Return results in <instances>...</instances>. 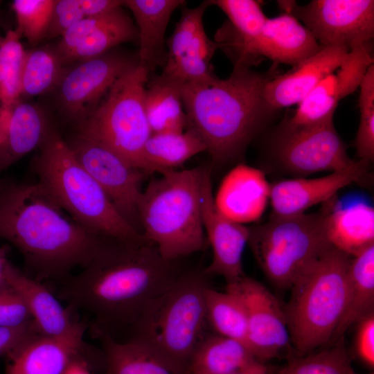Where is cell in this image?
I'll return each mask as SVG.
<instances>
[{
    "instance_id": "6da1fadb",
    "label": "cell",
    "mask_w": 374,
    "mask_h": 374,
    "mask_svg": "<svg viewBox=\"0 0 374 374\" xmlns=\"http://www.w3.org/2000/svg\"><path fill=\"white\" fill-rule=\"evenodd\" d=\"M181 271L177 261L165 260L145 238L110 239L78 274L64 279L60 296L91 319L88 328L94 336L114 338Z\"/></svg>"
},
{
    "instance_id": "7a4b0ae2",
    "label": "cell",
    "mask_w": 374,
    "mask_h": 374,
    "mask_svg": "<svg viewBox=\"0 0 374 374\" xmlns=\"http://www.w3.org/2000/svg\"><path fill=\"white\" fill-rule=\"evenodd\" d=\"M66 214L37 181L0 186V238L19 250L28 275L37 280L66 279L110 240Z\"/></svg>"
},
{
    "instance_id": "3957f363",
    "label": "cell",
    "mask_w": 374,
    "mask_h": 374,
    "mask_svg": "<svg viewBox=\"0 0 374 374\" xmlns=\"http://www.w3.org/2000/svg\"><path fill=\"white\" fill-rule=\"evenodd\" d=\"M271 78L247 67L235 66L226 79L201 84H182L187 128L203 140L215 164L242 154L272 109L264 97Z\"/></svg>"
},
{
    "instance_id": "277c9868",
    "label": "cell",
    "mask_w": 374,
    "mask_h": 374,
    "mask_svg": "<svg viewBox=\"0 0 374 374\" xmlns=\"http://www.w3.org/2000/svg\"><path fill=\"white\" fill-rule=\"evenodd\" d=\"M209 278L204 269L181 271L145 307L121 341L142 346L172 374H189L193 354L207 334Z\"/></svg>"
},
{
    "instance_id": "5b68a950",
    "label": "cell",
    "mask_w": 374,
    "mask_h": 374,
    "mask_svg": "<svg viewBox=\"0 0 374 374\" xmlns=\"http://www.w3.org/2000/svg\"><path fill=\"white\" fill-rule=\"evenodd\" d=\"M38 150L32 162L37 181L75 222L107 238H144L78 161L54 124Z\"/></svg>"
},
{
    "instance_id": "8992f818",
    "label": "cell",
    "mask_w": 374,
    "mask_h": 374,
    "mask_svg": "<svg viewBox=\"0 0 374 374\" xmlns=\"http://www.w3.org/2000/svg\"><path fill=\"white\" fill-rule=\"evenodd\" d=\"M201 176L202 167L168 170L142 190L138 206L142 234L166 260L177 261L206 247Z\"/></svg>"
},
{
    "instance_id": "52a82bcc",
    "label": "cell",
    "mask_w": 374,
    "mask_h": 374,
    "mask_svg": "<svg viewBox=\"0 0 374 374\" xmlns=\"http://www.w3.org/2000/svg\"><path fill=\"white\" fill-rule=\"evenodd\" d=\"M350 258L331 247L290 287L283 310L296 355L332 342L345 309Z\"/></svg>"
},
{
    "instance_id": "ba28073f",
    "label": "cell",
    "mask_w": 374,
    "mask_h": 374,
    "mask_svg": "<svg viewBox=\"0 0 374 374\" xmlns=\"http://www.w3.org/2000/svg\"><path fill=\"white\" fill-rule=\"evenodd\" d=\"M269 282L290 290L297 278L332 246L323 211L290 216L272 215L249 227L247 243Z\"/></svg>"
},
{
    "instance_id": "9c48e42d",
    "label": "cell",
    "mask_w": 374,
    "mask_h": 374,
    "mask_svg": "<svg viewBox=\"0 0 374 374\" xmlns=\"http://www.w3.org/2000/svg\"><path fill=\"white\" fill-rule=\"evenodd\" d=\"M148 75L139 64L126 73L75 128L103 141L143 171L144 148L152 134L143 104Z\"/></svg>"
},
{
    "instance_id": "30bf717a",
    "label": "cell",
    "mask_w": 374,
    "mask_h": 374,
    "mask_svg": "<svg viewBox=\"0 0 374 374\" xmlns=\"http://www.w3.org/2000/svg\"><path fill=\"white\" fill-rule=\"evenodd\" d=\"M139 64L137 53H127L116 47L65 66L53 91L59 110L76 128L112 86Z\"/></svg>"
},
{
    "instance_id": "8fae6325",
    "label": "cell",
    "mask_w": 374,
    "mask_h": 374,
    "mask_svg": "<svg viewBox=\"0 0 374 374\" xmlns=\"http://www.w3.org/2000/svg\"><path fill=\"white\" fill-rule=\"evenodd\" d=\"M65 141L120 214L142 233L138 206L142 193L141 184L146 174L94 136L75 131Z\"/></svg>"
},
{
    "instance_id": "7c38bea8",
    "label": "cell",
    "mask_w": 374,
    "mask_h": 374,
    "mask_svg": "<svg viewBox=\"0 0 374 374\" xmlns=\"http://www.w3.org/2000/svg\"><path fill=\"white\" fill-rule=\"evenodd\" d=\"M294 16L322 46L349 51L370 43L374 35V1L312 0L305 6L279 3Z\"/></svg>"
},
{
    "instance_id": "4fadbf2b",
    "label": "cell",
    "mask_w": 374,
    "mask_h": 374,
    "mask_svg": "<svg viewBox=\"0 0 374 374\" xmlns=\"http://www.w3.org/2000/svg\"><path fill=\"white\" fill-rule=\"evenodd\" d=\"M275 154L285 169L301 175L337 171L354 161L336 131L333 118L310 125H286L276 141Z\"/></svg>"
},
{
    "instance_id": "5bb4252c",
    "label": "cell",
    "mask_w": 374,
    "mask_h": 374,
    "mask_svg": "<svg viewBox=\"0 0 374 374\" xmlns=\"http://www.w3.org/2000/svg\"><path fill=\"white\" fill-rule=\"evenodd\" d=\"M241 298L247 312V345L256 359L263 364L284 354H295L283 309L277 299L262 283L244 276L226 284Z\"/></svg>"
},
{
    "instance_id": "9a60e30c",
    "label": "cell",
    "mask_w": 374,
    "mask_h": 374,
    "mask_svg": "<svg viewBox=\"0 0 374 374\" xmlns=\"http://www.w3.org/2000/svg\"><path fill=\"white\" fill-rule=\"evenodd\" d=\"M209 6L206 1L195 8H184L167 42V60L162 72L182 84L206 83L215 77L211 60L219 46L208 37L203 23Z\"/></svg>"
},
{
    "instance_id": "2e32d148",
    "label": "cell",
    "mask_w": 374,
    "mask_h": 374,
    "mask_svg": "<svg viewBox=\"0 0 374 374\" xmlns=\"http://www.w3.org/2000/svg\"><path fill=\"white\" fill-rule=\"evenodd\" d=\"M201 211L202 224L213 258L204 269L210 277H223L226 284L244 277L242 255L249 237V227L235 222L217 208L213 193L211 170L202 167Z\"/></svg>"
},
{
    "instance_id": "e0dca14e",
    "label": "cell",
    "mask_w": 374,
    "mask_h": 374,
    "mask_svg": "<svg viewBox=\"0 0 374 374\" xmlns=\"http://www.w3.org/2000/svg\"><path fill=\"white\" fill-rule=\"evenodd\" d=\"M87 328L79 318L60 335L31 337L5 357L4 374H64L74 360L91 350L84 341Z\"/></svg>"
},
{
    "instance_id": "ac0fdd59",
    "label": "cell",
    "mask_w": 374,
    "mask_h": 374,
    "mask_svg": "<svg viewBox=\"0 0 374 374\" xmlns=\"http://www.w3.org/2000/svg\"><path fill=\"white\" fill-rule=\"evenodd\" d=\"M367 164L354 161L346 168L317 178L284 179L271 184L272 215L290 216L332 199L341 188L362 179Z\"/></svg>"
},
{
    "instance_id": "d6986e66",
    "label": "cell",
    "mask_w": 374,
    "mask_h": 374,
    "mask_svg": "<svg viewBox=\"0 0 374 374\" xmlns=\"http://www.w3.org/2000/svg\"><path fill=\"white\" fill-rule=\"evenodd\" d=\"M39 105L22 99L0 105V174L38 149L53 125Z\"/></svg>"
},
{
    "instance_id": "ffe728a7",
    "label": "cell",
    "mask_w": 374,
    "mask_h": 374,
    "mask_svg": "<svg viewBox=\"0 0 374 374\" xmlns=\"http://www.w3.org/2000/svg\"><path fill=\"white\" fill-rule=\"evenodd\" d=\"M349 50L323 46L307 60L283 73L271 78L264 87V97L272 109L298 105L322 80L335 72Z\"/></svg>"
},
{
    "instance_id": "44dd1931",
    "label": "cell",
    "mask_w": 374,
    "mask_h": 374,
    "mask_svg": "<svg viewBox=\"0 0 374 374\" xmlns=\"http://www.w3.org/2000/svg\"><path fill=\"white\" fill-rule=\"evenodd\" d=\"M270 191L271 184L262 170L239 164L224 177L214 201L224 215L244 224L262 217L269 202Z\"/></svg>"
},
{
    "instance_id": "7402d4cb",
    "label": "cell",
    "mask_w": 374,
    "mask_h": 374,
    "mask_svg": "<svg viewBox=\"0 0 374 374\" xmlns=\"http://www.w3.org/2000/svg\"><path fill=\"white\" fill-rule=\"evenodd\" d=\"M322 46L312 33L289 12L267 18L252 48L253 61L259 57L292 66L319 52Z\"/></svg>"
},
{
    "instance_id": "603a6c76",
    "label": "cell",
    "mask_w": 374,
    "mask_h": 374,
    "mask_svg": "<svg viewBox=\"0 0 374 374\" xmlns=\"http://www.w3.org/2000/svg\"><path fill=\"white\" fill-rule=\"evenodd\" d=\"M6 275L9 286L25 303L39 335H60L80 318L70 307H64L41 281L20 271L9 261L6 265Z\"/></svg>"
},
{
    "instance_id": "cb8c5ba5",
    "label": "cell",
    "mask_w": 374,
    "mask_h": 374,
    "mask_svg": "<svg viewBox=\"0 0 374 374\" xmlns=\"http://www.w3.org/2000/svg\"><path fill=\"white\" fill-rule=\"evenodd\" d=\"M185 3L182 0L123 1V6L132 12L136 23L139 64L149 73L164 66L166 28L174 11Z\"/></svg>"
},
{
    "instance_id": "d4e9b609",
    "label": "cell",
    "mask_w": 374,
    "mask_h": 374,
    "mask_svg": "<svg viewBox=\"0 0 374 374\" xmlns=\"http://www.w3.org/2000/svg\"><path fill=\"white\" fill-rule=\"evenodd\" d=\"M323 210L331 246L353 257L374 244V209L362 202L341 205L326 202Z\"/></svg>"
},
{
    "instance_id": "484cf974",
    "label": "cell",
    "mask_w": 374,
    "mask_h": 374,
    "mask_svg": "<svg viewBox=\"0 0 374 374\" xmlns=\"http://www.w3.org/2000/svg\"><path fill=\"white\" fill-rule=\"evenodd\" d=\"M210 5L218 7L229 19V32L220 31L219 47L232 52L234 66L253 64L251 52L267 19L260 4L253 0H213Z\"/></svg>"
},
{
    "instance_id": "4316f807",
    "label": "cell",
    "mask_w": 374,
    "mask_h": 374,
    "mask_svg": "<svg viewBox=\"0 0 374 374\" xmlns=\"http://www.w3.org/2000/svg\"><path fill=\"white\" fill-rule=\"evenodd\" d=\"M182 84L162 73L145 85L143 104L152 134L179 132L187 129Z\"/></svg>"
},
{
    "instance_id": "83f0119b",
    "label": "cell",
    "mask_w": 374,
    "mask_h": 374,
    "mask_svg": "<svg viewBox=\"0 0 374 374\" xmlns=\"http://www.w3.org/2000/svg\"><path fill=\"white\" fill-rule=\"evenodd\" d=\"M373 307L374 244H372L350 258L345 309L332 343L343 338L353 324L373 313Z\"/></svg>"
},
{
    "instance_id": "f1b7e54d",
    "label": "cell",
    "mask_w": 374,
    "mask_h": 374,
    "mask_svg": "<svg viewBox=\"0 0 374 374\" xmlns=\"http://www.w3.org/2000/svg\"><path fill=\"white\" fill-rule=\"evenodd\" d=\"M258 362L244 342L207 333L193 354L189 374H231Z\"/></svg>"
},
{
    "instance_id": "f546056e",
    "label": "cell",
    "mask_w": 374,
    "mask_h": 374,
    "mask_svg": "<svg viewBox=\"0 0 374 374\" xmlns=\"http://www.w3.org/2000/svg\"><path fill=\"white\" fill-rule=\"evenodd\" d=\"M206 151L205 143L193 130L152 134L143 151L145 174L175 170L193 156Z\"/></svg>"
},
{
    "instance_id": "4dcf8cb0",
    "label": "cell",
    "mask_w": 374,
    "mask_h": 374,
    "mask_svg": "<svg viewBox=\"0 0 374 374\" xmlns=\"http://www.w3.org/2000/svg\"><path fill=\"white\" fill-rule=\"evenodd\" d=\"M123 7L107 13L103 21L63 58V66L103 55L125 42H138L136 26Z\"/></svg>"
},
{
    "instance_id": "1f68e13d",
    "label": "cell",
    "mask_w": 374,
    "mask_h": 374,
    "mask_svg": "<svg viewBox=\"0 0 374 374\" xmlns=\"http://www.w3.org/2000/svg\"><path fill=\"white\" fill-rule=\"evenodd\" d=\"M104 362L103 374H172L142 346L109 336L99 337Z\"/></svg>"
},
{
    "instance_id": "d6a6232c",
    "label": "cell",
    "mask_w": 374,
    "mask_h": 374,
    "mask_svg": "<svg viewBox=\"0 0 374 374\" xmlns=\"http://www.w3.org/2000/svg\"><path fill=\"white\" fill-rule=\"evenodd\" d=\"M206 310L208 326L214 333L247 345V312L238 294L228 289L220 292L209 287L206 291Z\"/></svg>"
},
{
    "instance_id": "836d02e7",
    "label": "cell",
    "mask_w": 374,
    "mask_h": 374,
    "mask_svg": "<svg viewBox=\"0 0 374 374\" xmlns=\"http://www.w3.org/2000/svg\"><path fill=\"white\" fill-rule=\"evenodd\" d=\"M65 66L51 46L26 50L21 84V99L54 91Z\"/></svg>"
},
{
    "instance_id": "e575fe53",
    "label": "cell",
    "mask_w": 374,
    "mask_h": 374,
    "mask_svg": "<svg viewBox=\"0 0 374 374\" xmlns=\"http://www.w3.org/2000/svg\"><path fill=\"white\" fill-rule=\"evenodd\" d=\"M344 87L336 73L330 74L298 104L286 125H310L333 118L339 102L350 95Z\"/></svg>"
},
{
    "instance_id": "d590c367",
    "label": "cell",
    "mask_w": 374,
    "mask_h": 374,
    "mask_svg": "<svg viewBox=\"0 0 374 374\" xmlns=\"http://www.w3.org/2000/svg\"><path fill=\"white\" fill-rule=\"evenodd\" d=\"M334 343L305 355H292L274 374H354L343 338Z\"/></svg>"
},
{
    "instance_id": "8d00e7d4",
    "label": "cell",
    "mask_w": 374,
    "mask_h": 374,
    "mask_svg": "<svg viewBox=\"0 0 374 374\" xmlns=\"http://www.w3.org/2000/svg\"><path fill=\"white\" fill-rule=\"evenodd\" d=\"M16 30H8L0 42V105H10L21 99V84L26 50Z\"/></svg>"
},
{
    "instance_id": "74e56055",
    "label": "cell",
    "mask_w": 374,
    "mask_h": 374,
    "mask_svg": "<svg viewBox=\"0 0 374 374\" xmlns=\"http://www.w3.org/2000/svg\"><path fill=\"white\" fill-rule=\"evenodd\" d=\"M359 87V123L355 145L359 160L368 164L374 159V64Z\"/></svg>"
},
{
    "instance_id": "f35d334b",
    "label": "cell",
    "mask_w": 374,
    "mask_h": 374,
    "mask_svg": "<svg viewBox=\"0 0 374 374\" xmlns=\"http://www.w3.org/2000/svg\"><path fill=\"white\" fill-rule=\"evenodd\" d=\"M55 0H15L17 30L28 43L35 46L45 39Z\"/></svg>"
},
{
    "instance_id": "ab89813d",
    "label": "cell",
    "mask_w": 374,
    "mask_h": 374,
    "mask_svg": "<svg viewBox=\"0 0 374 374\" xmlns=\"http://www.w3.org/2000/svg\"><path fill=\"white\" fill-rule=\"evenodd\" d=\"M84 17L80 0H55L45 39L61 37L72 25Z\"/></svg>"
},
{
    "instance_id": "60d3db41",
    "label": "cell",
    "mask_w": 374,
    "mask_h": 374,
    "mask_svg": "<svg viewBox=\"0 0 374 374\" xmlns=\"http://www.w3.org/2000/svg\"><path fill=\"white\" fill-rule=\"evenodd\" d=\"M30 321L25 303L11 287L0 292V327H18Z\"/></svg>"
},
{
    "instance_id": "b9f144b4",
    "label": "cell",
    "mask_w": 374,
    "mask_h": 374,
    "mask_svg": "<svg viewBox=\"0 0 374 374\" xmlns=\"http://www.w3.org/2000/svg\"><path fill=\"white\" fill-rule=\"evenodd\" d=\"M355 341L357 358L369 368L374 366V313L363 318L358 323Z\"/></svg>"
},
{
    "instance_id": "7bdbcfd3",
    "label": "cell",
    "mask_w": 374,
    "mask_h": 374,
    "mask_svg": "<svg viewBox=\"0 0 374 374\" xmlns=\"http://www.w3.org/2000/svg\"><path fill=\"white\" fill-rule=\"evenodd\" d=\"M37 335L33 321L18 327H0V357H6Z\"/></svg>"
},
{
    "instance_id": "ee69618b",
    "label": "cell",
    "mask_w": 374,
    "mask_h": 374,
    "mask_svg": "<svg viewBox=\"0 0 374 374\" xmlns=\"http://www.w3.org/2000/svg\"><path fill=\"white\" fill-rule=\"evenodd\" d=\"M103 360L100 350H90L78 357L67 368L64 374H103Z\"/></svg>"
},
{
    "instance_id": "f6af8a7d",
    "label": "cell",
    "mask_w": 374,
    "mask_h": 374,
    "mask_svg": "<svg viewBox=\"0 0 374 374\" xmlns=\"http://www.w3.org/2000/svg\"><path fill=\"white\" fill-rule=\"evenodd\" d=\"M85 17L104 15L121 6L123 1L120 0H80Z\"/></svg>"
},
{
    "instance_id": "bcb514c9",
    "label": "cell",
    "mask_w": 374,
    "mask_h": 374,
    "mask_svg": "<svg viewBox=\"0 0 374 374\" xmlns=\"http://www.w3.org/2000/svg\"><path fill=\"white\" fill-rule=\"evenodd\" d=\"M231 374H270V371L265 364L258 362L247 368Z\"/></svg>"
},
{
    "instance_id": "7dc6e473",
    "label": "cell",
    "mask_w": 374,
    "mask_h": 374,
    "mask_svg": "<svg viewBox=\"0 0 374 374\" xmlns=\"http://www.w3.org/2000/svg\"><path fill=\"white\" fill-rule=\"evenodd\" d=\"M10 251V247L8 245L0 246V271L4 269L7 262L9 261L8 255Z\"/></svg>"
},
{
    "instance_id": "c3c4849f",
    "label": "cell",
    "mask_w": 374,
    "mask_h": 374,
    "mask_svg": "<svg viewBox=\"0 0 374 374\" xmlns=\"http://www.w3.org/2000/svg\"><path fill=\"white\" fill-rule=\"evenodd\" d=\"M2 37H3V36L0 33V42H1V40Z\"/></svg>"
},
{
    "instance_id": "681fc988",
    "label": "cell",
    "mask_w": 374,
    "mask_h": 374,
    "mask_svg": "<svg viewBox=\"0 0 374 374\" xmlns=\"http://www.w3.org/2000/svg\"><path fill=\"white\" fill-rule=\"evenodd\" d=\"M354 374H357V373H355ZM368 374H374L373 372L368 373Z\"/></svg>"
},
{
    "instance_id": "f907efd6",
    "label": "cell",
    "mask_w": 374,
    "mask_h": 374,
    "mask_svg": "<svg viewBox=\"0 0 374 374\" xmlns=\"http://www.w3.org/2000/svg\"><path fill=\"white\" fill-rule=\"evenodd\" d=\"M2 183H3V181H0V186L1 185Z\"/></svg>"
}]
</instances>
